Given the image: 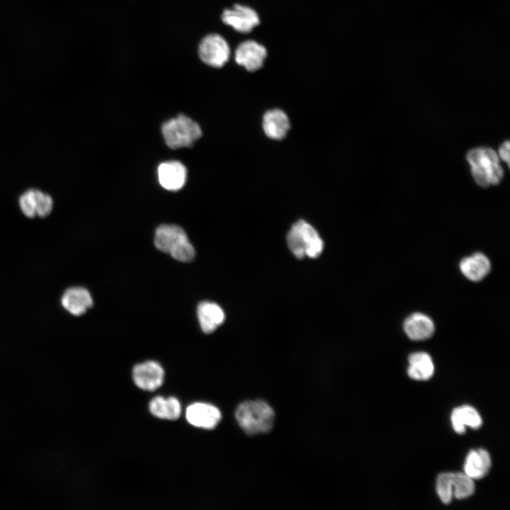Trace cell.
<instances>
[{
	"mask_svg": "<svg viewBox=\"0 0 510 510\" xmlns=\"http://www.w3.org/2000/svg\"><path fill=\"white\" fill-rule=\"evenodd\" d=\"M475 182L482 187L497 185L502 181L504 171L497 153L488 147L470 150L466 156Z\"/></svg>",
	"mask_w": 510,
	"mask_h": 510,
	"instance_id": "cell-1",
	"label": "cell"
},
{
	"mask_svg": "<svg viewBox=\"0 0 510 510\" xmlns=\"http://www.w3.org/2000/svg\"><path fill=\"white\" fill-rule=\"evenodd\" d=\"M235 416L242 429L250 435L269 431L274 420L273 410L261 400L246 401L240 404Z\"/></svg>",
	"mask_w": 510,
	"mask_h": 510,
	"instance_id": "cell-2",
	"label": "cell"
},
{
	"mask_svg": "<svg viewBox=\"0 0 510 510\" xmlns=\"http://www.w3.org/2000/svg\"><path fill=\"white\" fill-rule=\"evenodd\" d=\"M287 243L292 253L299 259L305 256L317 258L324 249V242L317 230L302 220L292 226L287 235Z\"/></svg>",
	"mask_w": 510,
	"mask_h": 510,
	"instance_id": "cell-3",
	"label": "cell"
},
{
	"mask_svg": "<svg viewBox=\"0 0 510 510\" xmlns=\"http://www.w3.org/2000/svg\"><path fill=\"white\" fill-rule=\"evenodd\" d=\"M162 131L166 144L172 149L191 146L202 134L199 125L183 115L165 122Z\"/></svg>",
	"mask_w": 510,
	"mask_h": 510,
	"instance_id": "cell-4",
	"label": "cell"
},
{
	"mask_svg": "<svg viewBox=\"0 0 510 510\" xmlns=\"http://www.w3.org/2000/svg\"><path fill=\"white\" fill-rule=\"evenodd\" d=\"M198 52L203 62L215 68L223 67L231 55L228 42L217 33L205 36L199 43Z\"/></svg>",
	"mask_w": 510,
	"mask_h": 510,
	"instance_id": "cell-5",
	"label": "cell"
},
{
	"mask_svg": "<svg viewBox=\"0 0 510 510\" xmlns=\"http://www.w3.org/2000/svg\"><path fill=\"white\" fill-rule=\"evenodd\" d=\"M221 18L225 24L241 33L251 32L260 23L259 16L254 8L239 4L225 9Z\"/></svg>",
	"mask_w": 510,
	"mask_h": 510,
	"instance_id": "cell-6",
	"label": "cell"
},
{
	"mask_svg": "<svg viewBox=\"0 0 510 510\" xmlns=\"http://www.w3.org/2000/svg\"><path fill=\"white\" fill-rule=\"evenodd\" d=\"M266 57V48L252 40L243 41L238 45L234 51V60L237 64L249 72L261 69Z\"/></svg>",
	"mask_w": 510,
	"mask_h": 510,
	"instance_id": "cell-7",
	"label": "cell"
},
{
	"mask_svg": "<svg viewBox=\"0 0 510 510\" xmlns=\"http://www.w3.org/2000/svg\"><path fill=\"white\" fill-rule=\"evenodd\" d=\"M132 375L138 387L147 391H154L163 384L164 370L158 362L147 361L135 365Z\"/></svg>",
	"mask_w": 510,
	"mask_h": 510,
	"instance_id": "cell-8",
	"label": "cell"
},
{
	"mask_svg": "<svg viewBox=\"0 0 510 510\" xmlns=\"http://www.w3.org/2000/svg\"><path fill=\"white\" fill-rule=\"evenodd\" d=\"M18 203L23 213L30 218L35 216L40 217L47 216L53 206V200L50 196L35 189H30L24 192L20 196Z\"/></svg>",
	"mask_w": 510,
	"mask_h": 510,
	"instance_id": "cell-9",
	"label": "cell"
},
{
	"mask_svg": "<svg viewBox=\"0 0 510 510\" xmlns=\"http://www.w3.org/2000/svg\"><path fill=\"white\" fill-rule=\"evenodd\" d=\"M188 422L193 426L205 429H214L221 419L220 411L214 405L195 402L186 410Z\"/></svg>",
	"mask_w": 510,
	"mask_h": 510,
	"instance_id": "cell-10",
	"label": "cell"
},
{
	"mask_svg": "<svg viewBox=\"0 0 510 510\" xmlns=\"http://www.w3.org/2000/svg\"><path fill=\"white\" fill-rule=\"evenodd\" d=\"M160 185L169 191H178L186 183L187 170L178 161H168L160 164L157 169Z\"/></svg>",
	"mask_w": 510,
	"mask_h": 510,
	"instance_id": "cell-11",
	"label": "cell"
},
{
	"mask_svg": "<svg viewBox=\"0 0 510 510\" xmlns=\"http://www.w3.org/2000/svg\"><path fill=\"white\" fill-rule=\"evenodd\" d=\"M403 328L407 336L413 341L426 340L435 332L432 319L420 312H415L407 317L404 322Z\"/></svg>",
	"mask_w": 510,
	"mask_h": 510,
	"instance_id": "cell-12",
	"label": "cell"
},
{
	"mask_svg": "<svg viewBox=\"0 0 510 510\" xmlns=\"http://www.w3.org/2000/svg\"><path fill=\"white\" fill-rule=\"evenodd\" d=\"M63 307L74 316L84 314L93 305V298L89 291L82 287L68 288L61 300Z\"/></svg>",
	"mask_w": 510,
	"mask_h": 510,
	"instance_id": "cell-13",
	"label": "cell"
},
{
	"mask_svg": "<svg viewBox=\"0 0 510 510\" xmlns=\"http://www.w3.org/2000/svg\"><path fill=\"white\" fill-rule=\"evenodd\" d=\"M197 316L201 329L205 334L213 332L224 322L225 312L215 302L203 301L197 307Z\"/></svg>",
	"mask_w": 510,
	"mask_h": 510,
	"instance_id": "cell-14",
	"label": "cell"
},
{
	"mask_svg": "<svg viewBox=\"0 0 510 510\" xmlns=\"http://www.w3.org/2000/svg\"><path fill=\"white\" fill-rule=\"evenodd\" d=\"M460 270L469 280L480 281L489 273L491 264L484 254L477 252L460 261Z\"/></svg>",
	"mask_w": 510,
	"mask_h": 510,
	"instance_id": "cell-15",
	"label": "cell"
},
{
	"mask_svg": "<svg viewBox=\"0 0 510 510\" xmlns=\"http://www.w3.org/2000/svg\"><path fill=\"white\" fill-rule=\"evenodd\" d=\"M263 129L271 139L281 140L290 129L289 119L282 110H270L263 117Z\"/></svg>",
	"mask_w": 510,
	"mask_h": 510,
	"instance_id": "cell-16",
	"label": "cell"
},
{
	"mask_svg": "<svg viewBox=\"0 0 510 510\" xmlns=\"http://www.w3.org/2000/svg\"><path fill=\"white\" fill-rule=\"evenodd\" d=\"M188 238L185 231L176 225H162L154 234V245L160 251L169 253L171 249L181 240Z\"/></svg>",
	"mask_w": 510,
	"mask_h": 510,
	"instance_id": "cell-17",
	"label": "cell"
},
{
	"mask_svg": "<svg viewBox=\"0 0 510 510\" xmlns=\"http://www.w3.org/2000/svg\"><path fill=\"white\" fill-rule=\"evenodd\" d=\"M491 465V458L487 450H471L466 457L464 473L473 480L482 479L488 473Z\"/></svg>",
	"mask_w": 510,
	"mask_h": 510,
	"instance_id": "cell-18",
	"label": "cell"
},
{
	"mask_svg": "<svg viewBox=\"0 0 510 510\" xmlns=\"http://www.w3.org/2000/svg\"><path fill=\"white\" fill-rule=\"evenodd\" d=\"M450 420L454 431L459 434L465 432L466 426L477 429L482 424L479 413L468 405L455 408L451 414Z\"/></svg>",
	"mask_w": 510,
	"mask_h": 510,
	"instance_id": "cell-19",
	"label": "cell"
},
{
	"mask_svg": "<svg viewBox=\"0 0 510 510\" xmlns=\"http://www.w3.org/2000/svg\"><path fill=\"white\" fill-rule=\"evenodd\" d=\"M149 410L157 418L176 420L181 414V405L178 400L174 397L164 398L157 396L149 402Z\"/></svg>",
	"mask_w": 510,
	"mask_h": 510,
	"instance_id": "cell-20",
	"label": "cell"
},
{
	"mask_svg": "<svg viewBox=\"0 0 510 510\" xmlns=\"http://www.w3.org/2000/svg\"><path fill=\"white\" fill-rule=\"evenodd\" d=\"M408 375L417 380L430 379L434 372V366L431 356L426 352H415L409 356Z\"/></svg>",
	"mask_w": 510,
	"mask_h": 510,
	"instance_id": "cell-21",
	"label": "cell"
},
{
	"mask_svg": "<svg viewBox=\"0 0 510 510\" xmlns=\"http://www.w3.org/2000/svg\"><path fill=\"white\" fill-rule=\"evenodd\" d=\"M474 480L464 472H453L452 489L453 496L455 499L468 498L475 492Z\"/></svg>",
	"mask_w": 510,
	"mask_h": 510,
	"instance_id": "cell-22",
	"label": "cell"
},
{
	"mask_svg": "<svg viewBox=\"0 0 510 510\" xmlns=\"http://www.w3.org/2000/svg\"><path fill=\"white\" fill-rule=\"evenodd\" d=\"M452 475L453 472H445L440 474L436 480V492L441 501L448 504L452 501Z\"/></svg>",
	"mask_w": 510,
	"mask_h": 510,
	"instance_id": "cell-23",
	"label": "cell"
},
{
	"mask_svg": "<svg viewBox=\"0 0 510 510\" xmlns=\"http://www.w3.org/2000/svg\"><path fill=\"white\" fill-rule=\"evenodd\" d=\"M171 256L181 262H188L196 255L195 249L191 243L186 238L176 244L169 251Z\"/></svg>",
	"mask_w": 510,
	"mask_h": 510,
	"instance_id": "cell-24",
	"label": "cell"
},
{
	"mask_svg": "<svg viewBox=\"0 0 510 510\" xmlns=\"http://www.w3.org/2000/svg\"><path fill=\"white\" fill-rule=\"evenodd\" d=\"M499 153L500 157L506 162L509 166V141L504 142L499 147Z\"/></svg>",
	"mask_w": 510,
	"mask_h": 510,
	"instance_id": "cell-25",
	"label": "cell"
}]
</instances>
